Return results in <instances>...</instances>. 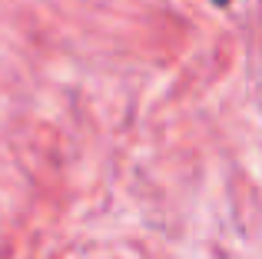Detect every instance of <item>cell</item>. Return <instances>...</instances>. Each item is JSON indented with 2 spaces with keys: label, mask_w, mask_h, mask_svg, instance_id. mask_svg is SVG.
<instances>
[{
  "label": "cell",
  "mask_w": 262,
  "mask_h": 259,
  "mask_svg": "<svg viewBox=\"0 0 262 259\" xmlns=\"http://www.w3.org/2000/svg\"><path fill=\"white\" fill-rule=\"evenodd\" d=\"M212 4H216V7H226V4H229V0H212Z\"/></svg>",
  "instance_id": "6da1fadb"
}]
</instances>
